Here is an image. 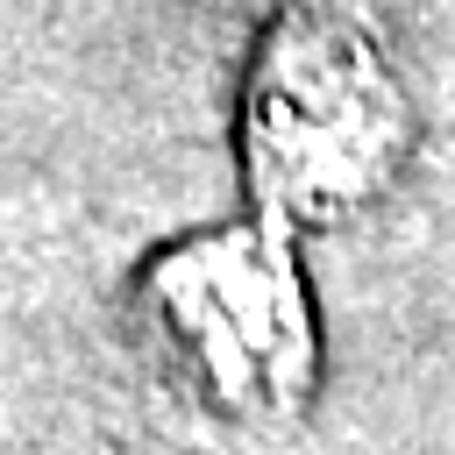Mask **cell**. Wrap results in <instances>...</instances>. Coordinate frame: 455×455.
Instances as JSON below:
<instances>
[{
    "label": "cell",
    "instance_id": "obj_2",
    "mask_svg": "<svg viewBox=\"0 0 455 455\" xmlns=\"http://www.w3.org/2000/svg\"><path fill=\"white\" fill-rule=\"evenodd\" d=\"M128 348L156 391L213 427H291L320 384V327L291 235L270 220H235L164 242L128 284Z\"/></svg>",
    "mask_w": 455,
    "mask_h": 455
},
{
    "label": "cell",
    "instance_id": "obj_1",
    "mask_svg": "<svg viewBox=\"0 0 455 455\" xmlns=\"http://www.w3.org/2000/svg\"><path fill=\"white\" fill-rule=\"evenodd\" d=\"M235 149L256 220L334 235L405 185L419 114L391 50L348 0H284L249 43Z\"/></svg>",
    "mask_w": 455,
    "mask_h": 455
}]
</instances>
